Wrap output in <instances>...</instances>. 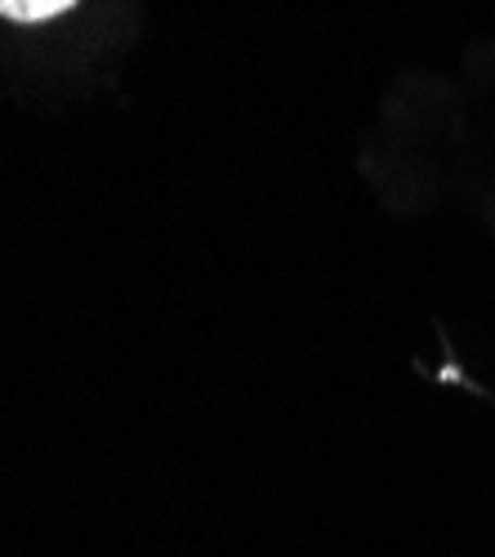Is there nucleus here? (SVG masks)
Wrapping results in <instances>:
<instances>
[{"mask_svg":"<svg viewBox=\"0 0 495 557\" xmlns=\"http://www.w3.org/2000/svg\"><path fill=\"white\" fill-rule=\"evenodd\" d=\"M76 5V0H0V18L10 23H50L59 14H67Z\"/></svg>","mask_w":495,"mask_h":557,"instance_id":"f257e3e1","label":"nucleus"}]
</instances>
